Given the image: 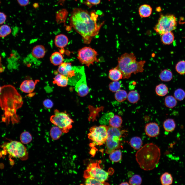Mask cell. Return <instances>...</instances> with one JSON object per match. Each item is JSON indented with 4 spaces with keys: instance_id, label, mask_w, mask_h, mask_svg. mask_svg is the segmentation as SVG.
<instances>
[{
    "instance_id": "obj_1",
    "label": "cell",
    "mask_w": 185,
    "mask_h": 185,
    "mask_svg": "<svg viewBox=\"0 0 185 185\" xmlns=\"http://www.w3.org/2000/svg\"><path fill=\"white\" fill-rule=\"evenodd\" d=\"M94 11L90 13L81 8H75L69 19L71 26L82 37L84 43H90L92 38L99 33L104 22L97 23L98 15Z\"/></svg>"
},
{
    "instance_id": "obj_2",
    "label": "cell",
    "mask_w": 185,
    "mask_h": 185,
    "mask_svg": "<svg viewBox=\"0 0 185 185\" xmlns=\"http://www.w3.org/2000/svg\"><path fill=\"white\" fill-rule=\"evenodd\" d=\"M23 103L22 98L15 87L10 85L2 87L0 92V106L4 111L2 121L7 124L10 122L12 124L18 123L20 118L16 110L22 106Z\"/></svg>"
},
{
    "instance_id": "obj_3",
    "label": "cell",
    "mask_w": 185,
    "mask_h": 185,
    "mask_svg": "<svg viewBox=\"0 0 185 185\" xmlns=\"http://www.w3.org/2000/svg\"><path fill=\"white\" fill-rule=\"evenodd\" d=\"M161 155L159 148L155 144H146L139 149L136 159L140 167L145 171L151 170L158 165Z\"/></svg>"
},
{
    "instance_id": "obj_4",
    "label": "cell",
    "mask_w": 185,
    "mask_h": 185,
    "mask_svg": "<svg viewBox=\"0 0 185 185\" xmlns=\"http://www.w3.org/2000/svg\"><path fill=\"white\" fill-rule=\"evenodd\" d=\"M118 64L116 67L121 72L123 79H128L132 73L136 74L143 72L146 63L144 60L137 61L134 54L125 53L118 59Z\"/></svg>"
},
{
    "instance_id": "obj_5",
    "label": "cell",
    "mask_w": 185,
    "mask_h": 185,
    "mask_svg": "<svg viewBox=\"0 0 185 185\" xmlns=\"http://www.w3.org/2000/svg\"><path fill=\"white\" fill-rule=\"evenodd\" d=\"M125 132L126 130H121L119 128L110 126L107 127V137L105 142L106 153L110 154L119 147L121 146V138Z\"/></svg>"
},
{
    "instance_id": "obj_6",
    "label": "cell",
    "mask_w": 185,
    "mask_h": 185,
    "mask_svg": "<svg viewBox=\"0 0 185 185\" xmlns=\"http://www.w3.org/2000/svg\"><path fill=\"white\" fill-rule=\"evenodd\" d=\"M177 25V20L173 14H161L154 28L156 33L161 35L166 32L175 30Z\"/></svg>"
},
{
    "instance_id": "obj_7",
    "label": "cell",
    "mask_w": 185,
    "mask_h": 185,
    "mask_svg": "<svg viewBox=\"0 0 185 185\" xmlns=\"http://www.w3.org/2000/svg\"><path fill=\"white\" fill-rule=\"evenodd\" d=\"M51 122L61 128L64 133L68 132L72 127L73 121L66 113L60 112L57 109L54 111V114L50 117Z\"/></svg>"
},
{
    "instance_id": "obj_8",
    "label": "cell",
    "mask_w": 185,
    "mask_h": 185,
    "mask_svg": "<svg viewBox=\"0 0 185 185\" xmlns=\"http://www.w3.org/2000/svg\"><path fill=\"white\" fill-rule=\"evenodd\" d=\"M99 161L91 163L88 165L87 169L84 171V177L86 178L91 177L99 181L105 183L107 180L109 174L107 172L101 168L99 165Z\"/></svg>"
},
{
    "instance_id": "obj_9",
    "label": "cell",
    "mask_w": 185,
    "mask_h": 185,
    "mask_svg": "<svg viewBox=\"0 0 185 185\" xmlns=\"http://www.w3.org/2000/svg\"><path fill=\"white\" fill-rule=\"evenodd\" d=\"M107 127L105 125L94 126L90 129L88 138L91 140L93 144L100 146L106 142L107 137Z\"/></svg>"
},
{
    "instance_id": "obj_10",
    "label": "cell",
    "mask_w": 185,
    "mask_h": 185,
    "mask_svg": "<svg viewBox=\"0 0 185 185\" xmlns=\"http://www.w3.org/2000/svg\"><path fill=\"white\" fill-rule=\"evenodd\" d=\"M97 52L89 47H85L79 49L78 51L77 58L82 64L88 67L93 64L95 61H98Z\"/></svg>"
},
{
    "instance_id": "obj_11",
    "label": "cell",
    "mask_w": 185,
    "mask_h": 185,
    "mask_svg": "<svg viewBox=\"0 0 185 185\" xmlns=\"http://www.w3.org/2000/svg\"><path fill=\"white\" fill-rule=\"evenodd\" d=\"M4 149L12 157L22 158L27 154L26 149L22 144L17 141H12L7 143Z\"/></svg>"
},
{
    "instance_id": "obj_12",
    "label": "cell",
    "mask_w": 185,
    "mask_h": 185,
    "mask_svg": "<svg viewBox=\"0 0 185 185\" xmlns=\"http://www.w3.org/2000/svg\"><path fill=\"white\" fill-rule=\"evenodd\" d=\"M75 90L81 97L88 94L89 89L87 85L85 74L84 75L75 85Z\"/></svg>"
},
{
    "instance_id": "obj_13",
    "label": "cell",
    "mask_w": 185,
    "mask_h": 185,
    "mask_svg": "<svg viewBox=\"0 0 185 185\" xmlns=\"http://www.w3.org/2000/svg\"><path fill=\"white\" fill-rule=\"evenodd\" d=\"M58 71L59 73L67 76L68 78H71L75 77L76 75L74 68L69 63L63 62L59 65Z\"/></svg>"
},
{
    "instance_id": "obj_14",
    "label": "cell",
    "mask_w": 185,
    "mask_h": 185,
    "mask_svg": "<svg viewBox=\"0 0 185 185\" xmlns=\"http://www.w3.org/2000/svg\"><path fill=\"white\" fill-rule=\"evenodd\" d=\"M145 131L146 135L151 137L157 136L159 134L160 128L155 122H150L146 124L145 127Z\"/></svg>"
},
{
    "instance_id": "obj_15",
    "label": "cell",
    "mask_w": 185,
    "mask_h": 185,
    "mask_svg": "<svg viewBox=\"0 0 185 185\" xmlns=\"http://www.w3.org/2000/svg\"><path fill=\"white\" fill-rule=\"evenodd\" d=\"M37 81L32 80H27L24 81L20 86V90L23 92L27 93L33 92L35 87Z\"/></svg>"
},
{
    "instance_id": "obj_16",
    "label": "cell",
    "mask_w": 185,
    "mask_h": 185,
    "mask_svg": "<svg viewBox=\"0 0 185 185\" xmlns=\"http://www.w3.org/2000/svg\"><path fill=\"white\" fill-rule=\"evenodd\" d=\"M68 81L69 79L67 77L59 73L55 77L53 82L59 86L65 87L68 84Z\"/></svg>"
},
{
    "instance_id": "obj_17",
    "label": "cell",
    "mask_w": 185,
    "mask_h": 185,
    "mask_svg": "<svg viewBox=\"0 0 185 185\" xmlns=\"http://www.w3.org/2000/svg\"><path fill=\"white\" fill-rule=\"evenodd\" d=\"M68 39L67 37L63 34L57 35L54 39V43L56 46L59 48H63L68 44Z\"/></svg>"
},
{
    "instance_id": "obj_18",
    "label": "cell",
    "mask_w": 185,
    "mask_h": 185,
    "mask_svg": "<svg viewBox=\"0 0 185 185\" xmlns=\"http://www.w3.org/2000/svg\"><path fill=\"white\" fill-rule=\"evenodd\" d=\"M152 9L149 5L144 4L141 5L138 9L140 16L141 18H146L149 17L151 15Z\"/></svg>"
},
{
    "instance_id": "obj_19",
    "label": "cell",
    "mask_w": 185,
    "mask_h": 185,
    "mask_svg": "<svg viewBox=\"0 0 185 185\" xmlns=\"http://www.w3.org/2000/svg\"><path fill=\"white\" fill-rule=\"evenodd\" d=\"M45 53V49L43 46L37 45L33 48L32 54L34 57L40 59L43 58L44 56Z\"/></svg>"
},
{
    "instance_id": "obj_20",
    "label": "cell",
    "mask_w": 185,
    "mask_h": 185,
    "mask_svg": "<svg viewBox=\"0 0 185 185\" xmlns=\"http://www.w3.org/2000/svg\"><path fill=\"white\" fill-rule=\"evenodd\" d=\"M52 64L55 66L59 65L63 62V57L60 52H56L53 53L50 58Z\"/></svg>"
},
{
    "instance_id": "obj_21",
    "label": "cell",
    "mask_w": 185,
    "mask_h": 185,
    "mask_svg": "<svg viewBox=\"0 0 185 185\" xmlns=\"http://www.w3.org/2000/svg\"><path fill=\"white\" fill-rule=\"evenodd\" d=\"M123 77L121 72L116 67L109 71V78L113 81H118L122 78Z\"/></svg>"
},
{
    "instance_id": "obj_22",
    "label": "cell",
    "mask_w": 185,
    "mask_h": 185,
    "mask_svg": "<svg viewBox=\"0 0 185 185\" xmlns=\"http://www.w3.org/2000/svg\"><path fill=\"white\" fill-rule=\"evenodd\" d=\"M174 34L172 32L165 33L161 35V41L162 43L166 45L171 44L174 40Z\"/></svg>"
},
{
    "instance_id": "obj_23",
    "label": "cell",
    "mask_w": 185,
    "mask_h": 185,
    "mask_svg": "<svg viewBox=\"0 0 185 185\" xmlns=\"http://www.w3.org/2000/svg\"><path fill=\"white\" fill-rule=\"evenodd\" d=\"M68 14L67 11L65 9L58 11L56 13V20L57 23L60 24L64 23Z\"/></svg>"
},
{
    "instance_id": "obj_24",
    "label": "cell",
    "mask_w": 185,
    "mask_h": 185,
    "mask_svg": "<svg viewBox=\"0 0 185 185\" xmlns=\"http://www.w3.org/2000/svg\"><path fill=\"white\" fill-rule=\"evenodd\" d=\"M176 125L174 120L171 118L165 120L163 124L164 129L168 132H171L174 131L176 127Z\"/></svg>"
},
{
    "instance_id": "obj_25",
    "label": "cell",
    "mask_w": 185,
    "mask_h": 185,
    "mask_svg": "<svg viewBox=\"0 0 185 185\" xmlns=\"http://www.w3.org/2000/svg\"><path fill=\"white\" fill-rule=\"evenodd\" d=\"M122 118L118 115L112 116L110 119L109 123L110 126L114 127L119 128L122 124Z\"/></svg>"
},
{
    "instance_id": "obj_26",
    "label": "cell",
    "mask_w": 185,
    "mask_h": 185,
    "mask_svg": "<svg viewBox=\"0 0 185 185\" xmlns=\"http://www.w3.org/2000/svg\"><path fill=\"white\" fill-rule=\"evenodd\" d=\"M155 91L157 95L160 96L166 95L168 92V88L163 83L160 84L156 86Z\"/></svg>"
},
{
    "instance_id": "obj_27",
    "label": "cell",
    "mask_w": 185,
    "mask_h": 185,
    "mask_svg": "<svg viewBox=\"0 0 185 185\" xmlns=\"http://www.w3.org/2000/svg\"><path fill=\"white\" fill-rule=\"evenodd\" d=\"M160 180L161 184L163 185L171 184L173 181L172 175L167 172L164 173L161 176Z\"/></svg>"
},
{
    "instance_id": "obj_28",
    "label": "cell",
    "mask_w": 185,
    "mask_h": 185,
    "mask_svg": "<svg viewBox=\"0 0 185 185\" xmlns=\"http://www.w3.org/2000/svg\"><path fill=\"white\" fill-rule=\"evenodd\" d=\"M159 77L160 79L162 81L168 82L172 79L173 74L170 70L166 69L162 70L160 73Z\"/></svg>"
},
{
    "instance_id": "obj_29",
    "label": "cell",
    "mask_w": 185,
    "mask_h": 185,
    "mask_svg": "<svg viewBox=\"0 0 185 185\" xmlns=\"http://www.w3.org/2000/svg\"><path fill=\"white\" fill-rule=\"evenodd\" d=\"M130 144L133 148L136 150H139L142 144V141L141 138L138 136L132 137L130 141Z\"/></svg>"
},
{
    "instance_id": "obj_30",
    "label": "cell",
    "mask_w": 185,
    "mask_h": 185,
    "mask_svg": "<svg viewBox=\"0 0 185 185\" xmlns=\"http://www.w3.org/2000/svg\"><path fill=\"white\" fill-rule=\"evenodd\" d=\"M128 101L132 103H137L140 99V96L139 93L135 90L130 91L127 96Z\"/></svg>"
},
{
    "instance_id": "obj_31",
    "label": "cell",
    "mask_w": 185,
    "mask_h": 185,
    "mask_svg": "<svg viewBox=\"0 0 185 185\" xmlns=\"http://www.w3.org/2000/svg\"><path fill=\"white\" fill-rule=\"evenodd\" d=\"M62 130L57 126L52 127L50 130V135L51 138L53 140L58 139L61 136Z\"/></svg>"
},
{
    "instance_id": "obj_32",
    "label": "cell",
    "mask_w": 185,
    "mask_h": 185,
    "mask_svg": "<svg viewBox=\"0 0 185 185\" xmlns=\"http://www.w3.org/2000/svg\"><path fill=\"white\" fill-rule=\"evenodd\" d=\"M177 102L176 99L172 95L166 96L164 100V104L165 106L169 108H173L177 105Z\"/></svg>"
},
{
    "instance_id": "obj_33",
    "label": "cell",
    "mask_w": 185,
    "mask_h": 185,
    "mask_svg": "<svg viewBox=\"0 0 185 185\" xmlns=\"http://www.w3.org/2000/svg\"><path fill=\"white\" fill-rule=\"evenodd\" d=\"M127 92L124 90H118L115 94V99L118 101L122 102L124 101L127 98Z\"/></svg>"
},
{
    "instance_id": "obj_34",
    "label": "cell",
    "mask_w": 185,
    "mask_h": 185,
    "mask_svg": "<svg viewBox=\"0 0 185 185\" xmlns=\"http://www.w3.org/2000/svg\"><path fill=\"white\" fill-rule=\"evenodd\" d=\"M109 158L110 160L113 162H119L122 159L121 152L119 150L116 149L110 154Z\"/></svg>"
},
{
    "instance_id": "obj_35",
    "label": "cell",
    "mask_w": 185,
    "mask_h": 185,
    "mask_svg": "<svg viewBox=\"0 0 185 185\" xmlns=\"http://www.w3.org/2000/svg\"><path fill=\"white\" fill-rule=\"evenodd\" d=\"M20 140L21 142L24 144H27L32 140V137L28 132L25 131L22 132L20 136Z\"/></svg>"
},
{
    "instance_id": "obj_36",
    "label": "cell",
    "mask_w": 185,
    "mask_h": 185,
    "mask_svg": "<svg viewBox=\"0 0 185 185\" xmlns=\"http://www.w3.org/2000/svg\"><path fill=\"white\" fill-rule=\"evenodd\" d=\"M11 32L10 27L7 25H3L0 26V37H5L9 35Z\"/></svg>"
},
{
    "instance_id": "obj_37",
    "label": "cell",
    "mask_w": 185,
    "mask_h": 185,
    "mask_svg": "<svg viewBox=\"0 0 185 185\" xmlns=\"http://www.w3.org/2000/svg\"><path fill=\"white\" fill-rule=\"evenodd\" d=\"M174 96L176 100L182 101L185 98V91L182 89H177L174 92Z\"/></svg>"
},
{
    "instance_id": "obj_38",
    "label": "cell",
    "mask_w": 185,
    "mask_h": 185,
    "mask_svg": "<svg viewBox=\"0 0 185 185\" xmlns=\"http://www.w3.org/2000/svg\"><path fill=\"white\" fill-rule=\"evenodd\" d=\"M177 72L181 75L185 74V61L182 60L179 62L175 66Z\"/></svg>"
},
{
    "instance_id": "obj_39",
    "label": "cell",
    "mask_w": 185,
    "mask_h": 185,
    "mask_svg": "<svg viewBox=\"0 0 185 185\" xmlns=\"http://www.w3.org/2000/svg\"><path fill=\"white\" fill-rule=\"evenodd\" d=\"M85 182L86 185H105L106 183L102 182L96 179L91 177L87 178Z\"/></svg>"
},
{
    "instance_id": "obj_40",
    "label": "cell",
    "mask_w": 185,
    "mask_h": 185,
    "mask_svg": "<svg viewBox=\"0 0 185 185\" xmlns=\"http://www.w3.org/2000/svg\"><path fill=\"white\" fill-rule=\"evenodd\" d=\"M121 87V84L118 81H113L109 85V90L113 92H116L119 90Z\"/></svg>"
},
{
    "instance_id": "obj_41",
    "label": "cell",
    "mask_w": 185,
    "mask_h": 185,
    "mask_svg": "<svg viewBox=\"0 0 185 185\" xmlns=\"http://www.w3.org/2000/svg\"><path fill=\"white\" fill-rule=\"evenodd\" d=\"M142 181L141 177L138 175H135L130 179L129 183L130 185H139L141 184Z\"/></svg>"
},
{
    "instance_id": "obj_42",
    "label": "cell",
    "mask_w": 185,
    "mask_h": 185,
    "mask_svg": "<svg viewBox=\"0 0 185 185\" xmlns=\"http://www.w3.org/2000/svg\"><path fill=\"white\" fill-rule=\"evenodd\" d=\"M101 0H86L84 4L90 8L93 6L99 4L100 3Z\"/></svg>"
},
{
    "instance_id": "obj_43",
    "label": "cell",
    "mask_w": 185,
    "mask_h": 185,
    "mask_svg": "<svg viewBox=\"0 0 185 185\" xmlns=\"http://www.w3.org/2000/svg\"><path fill=\"white\" fill-rule=\"evenodd\" d=\"M44 106L47 108L50 109L53 106V102L50 99H48L44 100L43 102Z\"/></svg>"
},
{
    "instance_id": "obj_44",
    "label": "cell",
    "mask_w": 185,
    "mask_h": 185,
    "mask_svg": "<svg viewBox=\"0 0 185 185\" xmlns=\"http://www.w3.org/2000/svg\"><path fill=\"white\" fill-rule=\"evenodd\" d=\"M7 16L4 13L0 12V25L2 24L5 21Z\"/></svg>"
},
{
    "instance_id": "obj_45",
    "label": "cell",
    "mask_w": 185,
    "mask_h": 185,
    "mask_svg": "<svg viewBox=\"0 0 185 185\" xmlns=\"http://www.w3.org/2000/svg\"><path fill=\"white\" fill-rule=\"evenodd\" d=\"M19 5L21 6H25L29 4V0H17Z\"/></svg>"
},
{
    "instance_id": "obj_46",
    "label": "cell",
    "mask_w": 185,
    "mask_h": 185,
    "mask_svg": "<svg viewBox=\"0 0 185 185\" xmlns=\"http://www.w3.org/2000/svg\"><path fill=\"white\" fill-rule=\"evenodd\" d=\"M129 183H128L126 182H123L122 183H121L120 185H129Z\"/></svg>"
},
{
    "instance_id": "obj_47",
    "label": "cell",
    "mask_w": 185,
    "mask_h": 185,
    "mask_svg": "<svg viewBox=\"0 0 185 185\" xmlns=\"http://www.w3.org/2000/svg\"><path fill=\"white\" fill-rule=\"evenodd\" d=\"M1 58L0 56V67L1 66Z\"/></svg>"
},
{
    "instance_id": "obj_48",
    "label": "cell",
    "mask_w": 185,
    "mask_h": 185,
    "mask_svg": "<svg viewBox=\"0 0 185 185\" xmlns=\"http://www.w3.org/2000/svg\"><path fill=\"white\" fill-rule=\"evenodd\" d=\"M1 87L0 86V92H1Z\"/></svg>"
}]
</instances>
